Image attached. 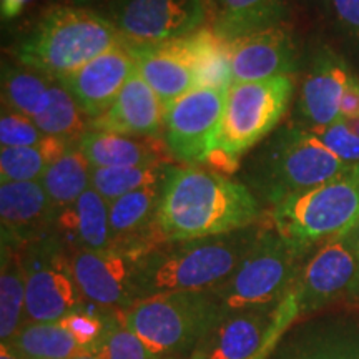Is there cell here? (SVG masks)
I'll list each match as a JSON object with an SVG mask.
<instances>
[{
	"mask_svg": "<svg viewBox=\"0 0 359 359\" xmlns=\"http://www.w3.org/2000/svg\"><path fill=\"white\" fill-rule=\"evenodd\" d=\"M257 196L212 170L173 168L163 190L156 230L161 245L226 235L257 224Z\"/></svg>",
	"mask_w": 359,
	"mask_h": 359,
	"instance_id": "obj_1",
	"label": "cell"
},
{
	"mask_svg": "<svg viewBox=\"0 0 359 359\" xmlns=\"http://www.w3.org/2000/svg\"><path fill=\"white\" fill-rule=\"evenodd\" d=\"M262 226L257 223L226 235L163 243L148 251L137 268L135 303L165 293L217 290L253 248Z\"/></svg>",
	"mask_w": 359,
	"mask_h": 359,
	"instance_id": "obj_2",
	"label": "cell"
},
{
	"mask_svg": "<svg viewBox=\"0 0 359 359\" xmlns=\"http://www.w3.org/2000/svg\"><path fill=\"white\" fill-rule=\"evenodd\" d=\"M127 43L105 15L92 8L60 6L48 11L15 55L25 69L60 80L102 53Z\"/></svg>",
	"mask_w": 359,
	"mask_h": 359,
	"instance_id": "obj_3",
	"label": "cell"
},
{
	"mask_svg": "<svg viewBox=\"0 0 359 359\" xmlns=\"http://www.w3.org/2000/svg\"><path fill=\"white\" fill-rule=\"evenodd\" d=\"M269 222L302 258L314 246L353 231L359 223V163L320 187L281 200L273 206Z\"/></svg>",
	"mask_w": 359,
	"mask_h": 359,
	"instance_id": "obj_4",
	"label": "cell"
},
{
	"mask_svg": "<svg viewBox=\"0 0 359 359\" xmlns=\"http://www.w3.org/2000/svg\"><path fill=\"white\" fill-rule=\"evenodd\" d=\"M116 313L156 359L190 358L223 314L212 291L150 296Z\"/></svg>",
	"mask_w": 359,
	"mask_h": 359,
	"instance_id": "obj_5",
	"label": "cell"
},
{
	"mask_svg": "<svg viewBox=\"0 0 359 359\" xmlns=\"http://www.w3.org/2000/svg\"><path fill=\"white\" fill-rule=\"evenodd\" d=\"M302 257L286 243L269 223L235 273L212 293L223 314L251 308L278 306L294 286Z\"/></svg>",
	"mask_w": 359,
	"mask_h": 359,
	"instance_id": "obj_6",
	"label": "cell"
},
{
	"mask_svg": "<svg viewBox=\"0 0 359 359\" xmlns=\"http://www.w3.org/2000/svg\"><path fill=\"white\" fill-rule=\"evenodd\" d=\"M348 167L309 130L288 128L264 156L257 185L275 206L291 195L330 182Z\"/></svg>",
	"mask_w": 359,
	"mask_h": 359,
	"instance_id": "obj_7",
	"label": "cell"
},
{
	"mask_svg": "<svg viewBox=\"0 0 359 359\" xmlns=\"http://www.w3.org/2000/svg\"><path fill=\"white\" fill-rule=\"evenodd\" d=\"M293 90L291 75L231 83L226 93L218 154L236 163L245 151L273 132L288 109Z\"/></svg>",
	"mask_w": 359,
	"mask_h": 359,
	"instance_id": "obj_8",
	"label": "cell"
},
{
	"mask_svg": "<svg viewBox=\"0 0 359 359\" xmlns=\"http://www.w3.org/2000/svg\"><path fill=\"white\" fill-rule=\"evenodd\" d=\"M25 269L27 323L58 321L85 306L70 251L53 233L22 250Z\"/></svg>",
	"mask_w": 359,
	"mask_h": 359,
	"instance_id": "obj_9",
	"label": "cell"
},
{
	"mask_svg": "<svg viewBox=\"0 0 359 359\" xmlns=\"http://www.w3.org/2000/svg\"><path fill=\"white\" fill-rule=\"evenodd\" d=\"M228 88H193L165 111V140L175 158L205 163L219 148Z\"/></svg>",
	"mask_w": 359,
	"mask_h": 359,
	"instance_id": "obj_10",
	"label": "cell"
},
{
	"mask_svg": "<svg viewBox=\"0 0 359 359\" xmlns=\"http://www.w3.org/2000/svg\"><path fill=\"white\" fill-rule=\"evenodd\" d=\"M105 17L128 42L161 43L195 34L210 11L206 0H115Z\"/></svg>",
	"mask_w": 359,
	"mask_h": 359,
	"instance_id": "obj_11",
	"label": "cell"
},
{
	"mask_svg": "<svg viewBox=\"0 0 359 359\" xmlns=\"http://www.w3.org/2000/svg\"><path fill=\"white\" fill-rule=\"evenodd\" d=\"M358 273L354 233L326 241L303 264L290 294L296 314H309L349 296Z\"/></svg>",
	"mask_w": 359,
	"mask_h": 359,
	"instance_id": "obj_12",
	"label": "cell"
},
{
	"mask_svg": "<svg viewBox=\"0 0 359 359\" xmlns=\"http://www.w3.org/2000/svg\"><path fill=\"white\" fill-rule=\"evenodd\" d=\"M296 316L290 293L278 306L222 314L188 359H255L273 331Z\"/></svg>",
	"mask_w": 359,
	"mask_h": 359,
	"instance_id": "obj_13",
	"label": "cell"
},
{
	"mask_svg": "<svg viewBox=\"0 0 359 359\" xmlns=\"http://www.w3.org/2000/svg\"><path fill=\"white\" fill-rule=\"evenodd\" d=\"M148 251L110 246L70 253L83 298L102 309H125L135 303V276Z\"/></svg>",
	"mask_w": 359,
	"mask_h": 359,
	"instance_id": "obj_14",
	"label": "cell"
},
{
	"mask_svg": "<svg viewBox=\"0 0 359 359\" xmlns=\"http://www.w3.org/2000/svg\"><path fill=\"white\" fill-rule=\"evenodd\" d=\"M135 70L137 65L125 43L102 53L57 82L69 90L83 114L93 120L114 105Z\"/></svg>",
	"mask_w": 359,
	"mask_h": 359,
	"instance_id": "obj_15",
	"label": "cell"
},
{
	"mask_svg": "<svg viewBox=\"0 0 359 359\" xmlns=\"http://www.w3.org/2000/svg\"><path fill=\"white\" fill-rule=\"evenodd\" d=\"M294 67L296 47L291 32L283 24L230 43L231 83L262 82L291 75Z\"/></svg>",
	"mask_w": 359,
	"mask_h": 359,
	"instance_id": "obj_16",
	"label": "cell"
},
{
	"mask_svg": "<svg viewBox=\"0 0 359 359\" xmlns=\"http://www.w3.org/2000/svg\"><path fill=\"white\" fill-rule=\"evenodd\" d=\"M55 217L57 208L40 182L2 183L0 187L2 245L24 250L52 233Z\"/></svg>",
	"mask_w": 359,
	"mask_h": 359,
	"instance_id": "obj_17",
	"label": "cell"
},
{
	"mask_svg": "<svg viewBox=\"0 0 359 359\" xmlns=\"http://www.w3.org/2000/svg\"><path fill=\"white\" fill-rule=\"evenodd\" d=\"M165 111L154 88L135 70L114 105L105 114L90 120L88 130L155 138L165 130Z\"/></svg>",
	"mask_w": 359,
	"mask_h": 359,
	"instance_id": "obj_18",
	"label": "cell"
},
{
	"mask_svg": "<svg viewBox=\"0 0 359 359\" xmlns=\"http://www.w3.org/2000/svg\"><path fill=\"white\" fill-rule=\"evenodd\" d=\"M165 185L167 180L151 183L111 201L109 213L111 246L151 251L161 245L156 217Z\"/></svg>",
	"mask_w": 359,
	"mask_h": 359,
	"instance_id": "obj_19",
	"label": "cell"
},
{
	"mask_svg": "<svg viewBox=\"0 0 359 359\" xmlns=\"http://www.w3.org/2000/svg\"><path fill=\"white\" fill-rule=\"evenodd\" d=\"M138 74L154 88L165 110L195 88V72L177 40L161 43H135L127 40Z\"/></svg>",
	"mask_w": 359,
	"mask_h": 359,
	"instance_id": "obj_20",
	"label": "cell"
},
{
	"mask_svg": "<svg viewBox=\"0 0 359 359\" xmlns=\"http://www.w3.org/2000/svg\"><path fill=\"white\" fill-rule=\"evenodd\" d=\"M109 213V201L93 188H88L75 203L57 210L52 233L70 253L107 250L111 246Z\"/></svg>",
	"mask_w": 359,
	"mask_h": 359,
	"instance_id": "obj_21",
	"label": "cell"
},
{
	"mask_svg": "<svg viewBox=\"0 0 359 359\" xmlns=\"http://www.w3.org/2000/svg\"><path fill=\"white\" fill-rule=\"evenodd\" d=\"M349 77L346 65L333 53L325 52L316 58L299 95V110L308 127H326L341 120V102Z\"/></svg>",
	"mask_w": 359,
	"mask_h": 359,
	"instance_id": "obj_22",
	"label": "cell"
},
{
	"mask_svg": "<svg viewBox=\"0 0 359 359\" xmlns=\"http://www.w3.org/2000/svg\"><path fill=\"white\" fill-rule=\"evenodd\" d=\"M79 150L93 168L145 167L170 163L168 145L156 138H135L127 135L87 130L77 140Z\"/></svg>",
	"mask_w": 359,
	"mask_h": 359,
	"instance_id": "obj_23",
	"label": "cell"
},
{
	"mask_svg": "<svg viewBox=\"0 0 359 359\" xmlns=\"http://www.w3.org/2000/svg\"><path fill=\"white\" fill-rule=\"evenodd\" d=\"M206 4L210 27L228 43L283 24L288 12L286 0H206Z\"/></svg>",
	"mask_w": 359,
	"mask_h": 359,
	"instance_id": "obj_24",
	"label": "cell"
},
{
	"mask_svg": "<svg viewBox=\"0 0 359 359\" xmlns=\"http://www.w3.org/2000/svg\"><path fill=\"white\" fill-rule=\"evenodd\" d=\"M177 42L195 72V88H230V43L219 39L212 27H201Z\"/></svg>",
	"mask_w": 359,
	"mask_h": 359,
	"instance_id": "obj_25",
	"label": "cell"
},
{
	"mask_svg": "<svg viewBox=\"0 0 359 359\" xmlns=\"http://www.w3.org/2000/svg\"><path fill=\"white\" fill-rule=\"evenodd\" d=\"M25 323V269L22 250L2 245V266H0V339L2 343H8Z\"/></svg>",
	"mask_w": 359,
	"mask_h": 359,
	"instance_id": "obj_26",
	"label": "cell"
},
{
	"mask_svg": "<svg viewBox=\"0 0 359 359\" xmlns=\"http://www.w3.org/2000/svg\"><path fill=\"white\" fill-rule=\"evenodd\" d=\"M72 147L70 140L45 137L37 145L2 148L0 178L2 183L40 182L45 172Z\"/></svg>",
	"mask_w": 359,
	"mask_h": 359,
	"instance_id": "obj_27",
	"label": "cell"
},
{
	"mask_svg": "<svg viewBox=\"0 0 359 359\" xmlns=\"http://www.w3.org/2000/svg\"><path fill=\"white\" fill-rule=\"evenodd\" d=\"M93 167L77 145H72L40 178L43 190L57 210L75 203L92 188Z\"/></svg>",
	"mask_w": 359,
	"mask_h": 359,
	"instance_id": "obj_28",
	"label": "cell"
},
{
	"mask_svg": "<svg viewBox=\"0 0 359 359\" xmlns=\"http://www.w3.org/2000/svg\"><path fill=\"white\" fill-rule=\"evenodd\" d=\"M7 344L25 359H70L90 353L80 346L60 321L25 323Z\"/></svg>",
	"mask_w": 359,
	"mask_h": 359,
	"instance_id": "obj_29",
	"label": "cell"
},
{
	"mask_svg": "<svg viewBox=\"0 0 359 359\" xmlns=\"http://www.w3.org/2000/svg\"><path fill=\"white\" fill-rule=\"evenodd\" d=\"M53 79L35 70L4 67L2 98L7 109L34 120L42 114L50 98Z\"/></svg>",
	"mask_w": 359,
	"mask_h": 359,
	"instance_id": "obj_30",
	"label": "cell"
},
{
	"mask_svg": "<svg viewBox=\"0 0 359 359\" xmlns=\"http://www.w3.org/2000/svg\"><path fill=\"white\" fill-rule=\"evenodd\" d=\"M87 118L88 116L83 114L69 90L60 82L53 80L47 107L37 118H34V123L45 137L65 138V140L74 142V138L79 140L88 130L90 120Z\"/></svg>",
	"mask_w": 359,
	"mask_h": 359,
	"instance_id": "obj_31",
	"label": "cell"
},
{
	"mask_svg": "<svg viewBox=\"0 0 359 359\" xmlns=\"http://www.w3.org/2000/svg\"><path fill=\"white\" fill-rule=\"evenodd\" d=\"M172 163L145 165V167H123V168H93L92 188L109 203L128 195L135 190L151 185L156 182L168 180L173 172Z\"/></svg>",
	"mask_w": 359,
	"mask_h": 359,
	"instance_id": "obj_32",
	"label": "cell"
},
{
	"mask_svg": "<svg viewBox=\"0 0 359 359\" xmlns=\"http://www.w3.org/2000/svg\"><path fill=\"white\" fill-rule=\"evenodd\" d=\"M294 359H359V333L326 331L303 344Z\"/></svg>",
	"mask_w": 359,
	"mask_h": 359,
	"instance_id": "obj_33",
	"label": "cell"
},
{
	"mask_svg": "<svg viewBox=\"0 0 359 359\" xmlns=\"http://www.w3.org/2000/svg\"><path fill=\"white\" fill-rule=\"evenodd\" d=\"M98 353L102 359H156L148 351L143 341L120 321L116 309L109 333Z\"/></svg>",
	"mask_w": 359,
	"mask_h": 359,
	"instance_id": "obj_34",
	"label": "cell"
},
{
	"mask_svg": "<svg viewBox=\"0 0 359 359\" xmlns=\"http://www.w3.org/2000/svg\"><path fill=\"white\" fill-rule=\"evenodd\" d=\"M306 130L316 135L346 165L359 163V135L349 127L346 120L341 118L326 127H306Z\"/></svg>",
	"mask_w": 359,
	"mask_h": 359,
	"instance_id": "obj_35",
	"label": "cell"
},
{
	"mask_svg": "<svg viewBox=\"0 0 359 359\" xmlns=\"http://www.w3.org/2000/svg\"><path fill=\"white\" fill-rule=\"evenodd\" d=\"M45 138L34 120L15 114V111H4L0 118V143L2 148H17L37 145Z\"/></svg>",
	"mask_w": 359,
	"mask_h": 359,
	"instance_id": "obj_36",
	"label": "cell"
},
{
	"mask_svg": "<svg viewBox=\"0 0 359 359\" xmlns=\"http://www.w3.org/2000/svg\"><path fill=\"white\" fill-rule=\"evenodd\" d=\"M341 25L359 39V0H330Z\"/></svg>",
	"mask_w": 359,
	"mask_h": 359,
	"instance_id": "obj_37",
	"label": "cell"
},
{
	"mask_svg": "<svg viewBox=\"0 0 359 359\" xmlns=\"http://www.w3.org/2000/svg\"><path fill=\"white\" fill-rule=\"evenodd\" d=\"M341 118L358 120L359 118V79L351 74L346 92L341 102Z\"/></svg>",
	"mask_w": 359,
	"mask_h": 359,
	"instance_id": "obj_38",
	"label": "cell"
},
{
	"mask_svg": "<svg viewBox=\"0 0 359 359\" xmlns=\"http://www.w3.org/2000/svg\"><path fill=\"white\" fill-rule=\"evenodd\" d=\"M27 0H2V17L4 19H12L19 15Z\"/></svg>",
	"mask_w": 359,
	"mask_h": 359,
	"instance_id": "obj_39",
	"label": "cell"
},
{
	"mask_svg": "<svg viewBox=\"0 0 359 359\" xmlns=\"http://www.w3.org/2000/svg\"><path fill=\"white\" fill-rule=\"evenodd\" d=\"M354 233V245H356V258H358V273H356V280H354V285L351 291H349V299L353 302H359V223L356 224V228L353 230Z\"/></svg>",
	"mask_w": 359,
	"mask_h": 359,
	"instance_id": "obj_40",
	"label": "cell"
},
{
	"mask_svg": "<svg viewBox=\"0 0 359 359\" xmlns=\"http://www.w3.org/2000/svg\"><path fill=\"white\" fill-rule=\"evenodd\" d=\"M69 6H75V7H109L110 4H114L115 0H65Z\"/></svg>",
	"mask_w": 359,
	"mask_h": 359,
	"instance_id": "obj_41",
	"label": "cell"
},
{
	"mask_svg": "<svg viewBox=\"0 0 359 359\" xmlns=\"http://www.w3.org/2000/svg\"><path fill=\"white\" fill-rule=\"evenodd\" d=\"M0 359H25V358H22L20 354L11 346V344L2 343L0 344Z\"/></svg>",
	"mask_w": 359,
	"mask_h": 359,
	"instance_id": "obj_42",
	"label": "cell"
},
{
	"mask_svg": "<svg viewBox=\"0 0 359 359\" xmlns=\"http://www.w3.org/2000/svg\"><path fill=\"white\" fill-rule=\"evenodd\" d=\"M70 359H102V358H100V353H98V351H90V353L77 354V356H74Z\"/></svg>",
	"mask_w": 359,
	"mask_h": 359,
	"instance_id": "obj_43",
	"label": "cell"
},
{
	"mask_svg": "<svg viewBox=\"0 0 359 359\" xmlns=\"http://www.w3.org/2000/svg\"><path fill=\"white\" fill-rule=\"evenodd\" d=\"M167 359H180V358H167Z\"/></svg>",
	"mask_w": 359,
	"mask_h": 359,
	"instance_id": "obj_44",
	"label": "cell"
}]
</instances>
